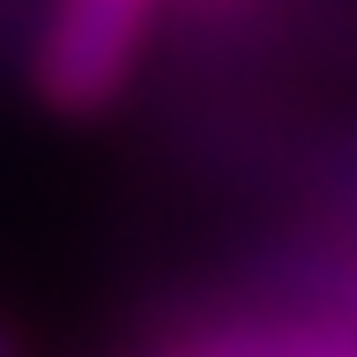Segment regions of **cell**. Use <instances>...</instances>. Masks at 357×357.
<instances>
[{
  "label": "cell",
  "mask_w": 357,
  "mask_h": 357,
  "mask_svg": "<svg viewBox=\"0 0 357 357\" xmlns=\"http://www.w3.org/2000/svg\"><path fill=\"white\" fill-rule=\"evenodd\" d=\"M0 357H15V350H8V335H0Z\"/></svg>",
  "instance_id": "7a4b0ae2"
},
{
  "label": "cell",
  "mask_w": 357,
  "mask_h": 357,
  "mask_svg": "<svg viewBox=\"0 0 357 357\" xmlns=\"http://www.w3.org/2000/svg\"><path fill=\"white\" fill-rule=\"evenodd\" d=\"M156 38V0H45L30 22V89L60 119H105L134 89Z\"/></svg>",
  "instance_id": "6da1fadb"
}]
</instances>
